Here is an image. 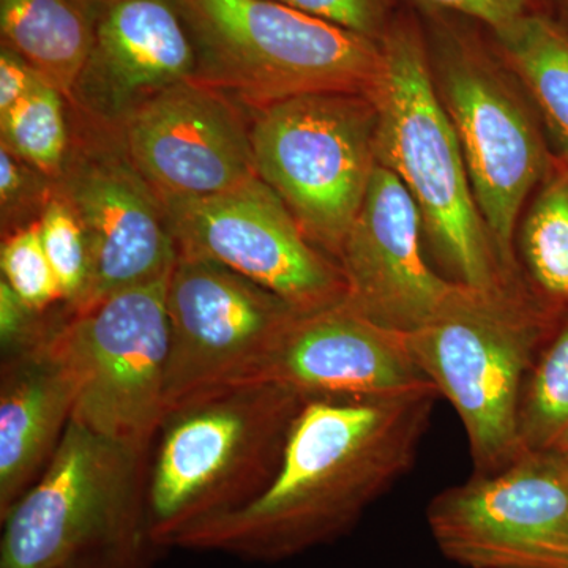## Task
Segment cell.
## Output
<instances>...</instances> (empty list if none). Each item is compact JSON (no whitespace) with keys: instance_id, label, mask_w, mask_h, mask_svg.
I'll list each match as a JSON object with an SVG mask.
<instances>
[{"instance_id":"cell-23","label":"cell","mask_w":568,"mask_h":568,"mask_svg":"<svg viewBox=\"0 0 568 568\" xmlns=\"http://www.w3.org/2000/svg\"><path fill=\"white\" fill-rule=\"evenodd\" d=\"M65 100L41 78L24 99L0 115V145L51 181L61 178L70 155Z\"/></svg>"},{"instance_id":"cell-2","label":"cell","mask_w":568,"mask_h":568,"mask_svg":"<svg viewBox=\"0 0 568 568\" xmlns=\"http://www.w3.org/2000/svg\"><path fill=\"white\" fill-rule=\"evenodd\" d=\"M567 315L521 268L487 290L465 284L435 320L405 335L418 368L465 426L474 474H495L525 452L523 388Z\"/></svg>"},{"instance_id":"cell-32","label":"cell","mask_w":568,"mask_h":568,"mask_svg":"<svg viewBox=\"0 0 568 568\" xmlns=\"http://www.w3.org/2000/svg\"><path fill=\"white\" fill-rule=\"evenodd\" d=\"M566 2L568 3V0H566Z\"/></svg>"},{"instance_id":"cell-27","label":"cell","mask_w":568,"mask_h":568,"mask_svg":"<svg viewBox=\"0 0 568 568\" xmlns=\"http://www.w3.org/2000/svg\"><path fill=\"white\" fill-rule=\"evenodd\" d=\"M52 193L54 181L0 145V211L3 230L11 224H18V230L26 227L22 226V222L28 219L24 212L36 207L43 211Z\"/></svg>"},{"instance_id":"cell-7","label":"cell","mask_w":568,"mask_h":568,"mask_svg":"<svg viewBox=\"0 0 568 568\" xmlns=\"http://www.w3.org/2000/svg\"><path fill=\"white\" fill-rule=\"evenodd\" d=\"M256 173L306 237L338 263L377 168V110L355 93H310L260 108Z\"/></svg>"},{"instance_id":"cell-4","label":"cell","mask_w":568,"mask_h":568,"mask_svg":"<svg viewBox=\"0 0 568 568\" xmlns=\"http://www.w3.org/2000/svg\"><path fill=\"white\" fill-rule=\"evenodd\" d=\"M145 455L71 418L39 480L0 515V568H151Z\"/></svg>"},{"instance_id":"cell-29","label":"cell","mask_w":568,"mask_h":568,"mask_svg":"<svg viewBox=\"0 0 568 568\" xmlns=\"http://www.w3.org/2000/svg\"><path fill=\"white\" fill-rule=\"evenodd\" d=\"M424 2L481 21L496 33L528 14L530 0H424Z\"/></svg>"},{"instance_id":"cell-6","label":"cell","mask_w":568,"mask_h":568,"mask_svg":"<svg viewBox=\"0 0 568 568\" xmlns=\"http://www.w3.org/2000/svg\"><path fill=\"white\" fill-rule=\"evenodd\" d=\"M197 58L194 80L254 110L310 93L372 99L383 41L275 0H175Z\"/></svg>"},{"instance_id":"cell-16","label":"cell","mask_w":568,"mask_h":568,"mask_svg":"<svg viewBox=\"0 0 568 568\" xmlns=\"http://www.w3.org/2000/svg\"><path fill=\"white\" fill-rule=\"evenodd\" d=\"M276 384L302 398H392L436 390L405 334L381 327L346 302L301 313L242 383Z\"/></svg>"},{"instance_id":"cell-13","label":"cell","mask_w":568,"mask_h":568,"mask_svg":"<svg viewBox=\"0 0 568 568\" xmlns=\"http://www.w3.org/2000/svg\"><path fill=\"white\" fill-rule=\"evenodd\" d=\"M166 312V409L201 392L242 383L301 315L226 265L192 256L175 261Z\"/></svg>"},{"instance_id":"cell-20","label":"cell","mask_w":568,"mask_h":568,"mask_svg":"<svg viewBox=\"0 0 568 568\" xmlns=\"http://www.w3.org/2000/svg\"><path fill=\"white\" fill-rule=\"evenodd\" d=\"M508 65L537 104L558 153H568V33L528 13L496 32Z\"/></svg>"},{"instance_id":"cell-1","label":"cell","mask_w":568,"mask_h":568,"mask_svg":"<svg viewBox=\"0 0 568 568\" xmlns=\"http://www.w3.org/2000/svg\"><path fill=\"white\" fill-rule=\"evenodd\" d=\"M437 396L304 398L263 491L185 530L174 548L280 562L346 536L413 469Z\"/></svg>"},{"instance_id":"cell-17","label":"cell","mask_w":568,"mask_h":568,"mask_svg":"<svg viewBox=\"0 0 568 568\" xmlns=\"http://www.w3.org/2000/svg\"><path fill=\"white\" fill-rule=\"evenodd\" d=\"M197 73L175 0H99L95 36L70 102L85 121L119 130L152 100Z\"/></svg>"},{"instance_id":"cell-25","label":"cell","mask_w":568,"mask_h":568,"mask_svg":"<svg viewBox=\"0 0 568 568\" xmlns=\"http://www.w3.org/2000/svg\"><path fill=\"white\" fill-rule=\"evenodd\" d=\"M0 268L3 282L32 308L48 312L63 305L61 287L41 242L39 222L3 237Z\"/></svg>"},{"instance_id":"cell-5","label":"cell","mask_w":568,"mask_h":568,"mask_svg":"<svg viewBox=\"0 0 568 568\" xmlns=\"http://www.w3.org/2000/svg\"><path fill=\"white\" fill-rule=\"evenodd\" d=\"M386 69L373 93L377 163L403 182L420 211L424 233L455 282L496 286L506 271L478 211L457 133L436 89L425 41L413 24L383 39Z\"/></svg>"},{"instance_id":"cell-22","label":"cell","mask_w":568,"mask_h":568,"mask_svg":"<svg viewBox=\"0 0 568 568\" xmlns=\"http://www.w3.org/2000/svg\"><path fill=\"white\" fill-rule=\"evenodd\" d=\"M523 450L568 448V315L530 369L518 409Z\"/></svg>"},{"instance_id":"cell-18","label":"cell","mask_w":568,"mask_h":568,"mask_svg":"<svg viewBox=\"0 0 568 568\" xmlns=\"http://www.w3.org/2000/svg\"><path fill=\"white\" fill-rule=\"evenodd\" d=\"M48 342L2 358L0 515L39 480L73 418L74 383Z\"/></svg>"},{"instance_id":"cell-3","label":"cell","mask_w":568,"mask_h":568,"mask_svg":"<svg viewBox=\"0 0 568 568\" xmlns=\"http://www.w3.org/2000/svg\"><path fill=\"white\" fill-rule=\"evenodd\" d=\"M301 395L276 384L216 387L168 407L145 455L156 547L254 499L274 476Z\"/></svg>"},{"instance_id":"cell-11","label":"cell","mask_w":568,"mask_h":568,"mask_svg":"<svg viewBox=\"0 0 568 568\" xmlns=\"http://www.w3.org/2000/svg\"><path fill=\"white\" fill-rule=\"evenodd\" d=\"M179 256L226 265L301 313L346 301L342 267L308 237L260 178L204 197H162Z\"/></svg>"},{"instance_id":"cell-12","label":"cell","mask_w":568,"mask_h":568,"mask_svg":"<svg viewBox=\"0 0 568 568\" xmlns=\"http://www.w3.org/2000/svg\"><path fill=\"white\" fill-rule=\"evenodd\" d=\"M92 125L95 132L71 145L54 181V193L80 220L91 261L88 290L71 313L166 278L179 257L162 196L130 160L121 133Z\"/></svg>"},{"instance_id":"cell-21","label":"cell","mask_w":568,"mask_h":568,"mask_svg":"<svg viewBox=\"0 0 568 568\" xmlns=\"http://www.w3.org/2000/svg\"><path fill=\"white\" fill-rule=\"evenodd\" d=\"M518 244L529 283L568 310V153H552L523 220Z\"/></svg>"},{"instance_id":"cell-9","label":"cell","mask_w":568,"mask_h":568,"mask_svg":"<svg viewBox=\"0 0 568 568\" xmlns=\"http://www.w3.org/2000/svg\"><path fill=\"white\" fill-rule=\"evenodd\" d=\"M437 73L436 89L497 256L506 271H519L515 233L552 153L525 99L474 44L454 37L444 40Z\"/></svg>"},{"instance_id":"cell-8","label":"cell","mask_w":568,"mask_h":568,"mask_svg":"<svg viewBox=\"0 0 568 568\" xmlns=\"http://www.w3.org/2000/svg\"><path fill=\"white\" fill-rule=\"evenodd\" d=\"M168 280L65 312L48 342L74 383L73 420L142 454L166 410Z\"/></svg>"},{"instance_id":"cell-30","label":"cell","mask_w":568,"mask_h":568,"mask_svg":"<svg viewBox=\"0 0 568 568\" xmlns=\"http://www.w3.org/2000/svg\"><path fill=\"white\" fill-rule=\"evenodd\" d=\"M41 78L24 59L0 47V115L36 88Z\"/></svg>"},{"instance_id":"cell-28","label":"cell","mask_w":568,"mask_h":568,"mask_svg":"<svg viewBox=\"0 0 568 568\" xmlns=\"http://www.w3.org/2000/svg\"><path fill=\"white\" fill-rule=\"evenodd\" d=\"M347 31L383 41L388 31V0H275Z\"/></svg>"},{"instance_id":"cell-15","label":"cell","mask_w":568,"mask_h":568,"mask_svg":"<svg viewBox=\"0 0 568 568\" xmlns=\"http://www.w3.org/2000/svg\"><path fill=\"white\" fill-rule=\"evenodd\" d=\"M422 233L416 201L390 170L377 164L338 257L346 304L405 335L435 320L465 284L444 278L426 264Z\"/></svg>"},{"instance_id":"cell-24","label":"cell","mask_w":568,"mask_h":568,"mask_svg":"<svg viewBox=\"0 0 568 568\" xmlns=\"http://www.w3.org/2000/svg\"><path fill=\"white\" fill-rule=\"evenodd\" d=\"M41 242L61 287L62 302L71 313L80 306L88 290L91 261L80 220L70 205L52 193L39 216Z\"/></svg>"},{"instance_id":"cell-19","label":"cell","mask_w":568,"mask_h":568,"mask_svg":"<svg viewBox=\"0 0 568 568\" xmlns=\"http://www.w3.org/2000/svg\"><path fill=\"white\" fill-rule=\"evenodd\" d=\"M97 17L99 0H0V40L70 100Z\"/></svg>"},{"instance_id":"cell-26","label":"cell","mask_w":568,"mask_h":568,"mask_svg":"<svg viewBox=\"0 0 568 568\" xmlns=\"http://www.w3.org/2000/svg\"><path fill=\"white\" fill-rule=\"evenodd\" d=\"M65 315V306L61 315L39 312L26 304L13 290L0 278V346L2 358L29 353L43 346L54 334L59 323Z\"/></svg>"},{"instance_id":"cell-14","label":"cell","mask_w":568,"mask_h":568,"mask_svg":"<svg viewBox=\"0 0 568 568\" xmlns=\"http://www.w3.org/2000/svg\"><path fill=\"white\" fill-rule=\"evenodd\" d=\"M119 133L162 197L213 196L257 175L244 115L233 97L203 81H183L153 97Z\"/></svg>"},{"instance_id":"cell-31","label":"cell","mask_w":568,"mask_h":568,"mask_svg":"<svg viewBox=\"0 0 568 568\" xmlns=\"http://www.w3.org/2000/svg\"><path fill=\"white\" fill-rule=\"evenodd\" d=\"M559 452H564V454H566L567 458H568V448H566V450H559Z\"/></svg>"},{"instance_id":"cell-10","label":"cell","mask_w":568,"mask_h":568,"mask_svg":"<svg viewBox=\"0 0 568 568\" xmlns=\"http://www.w3.org/2000/svg\"><path fill=\"white\" fill-rule=\"evenodd\" d=\"M426 523L439 551L465 568H568V458L525 450L433 497Z\"/></svg>"}]
</instances>
